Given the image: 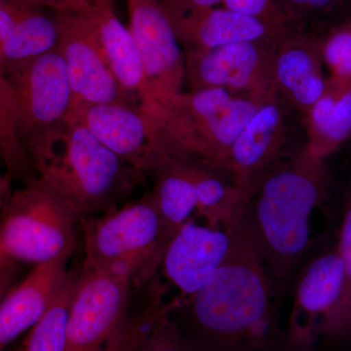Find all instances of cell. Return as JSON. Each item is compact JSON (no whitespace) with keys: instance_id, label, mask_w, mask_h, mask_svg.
Here are the masks:
<instances>
[{"instance_id":"cell-1","label":"cell","mask_w":351,"mask_h":351,"mask_svg":"<svg viewBox=\"0 0 351 351\" xmlns=\"http://www.w3.org/2000/svg\"><path fill=\"white\" fill-rule=\"evenodd\" d=\"M281 297L243 214L221 267L170 316L197 351H281Z\"/></svg>"},{"instance_id":"cell-2","label":"cell","mask_w":351,"mask_h":351,"mask_svg":"<svg viewBox=\"0 0 351 351\" xmlns=\"http://www.w3.org/2000/svg\"><path fill=\"white\" fill-rule=\"evenodd\" d=\"M331 182L326 160L302 147L265 176L245 210L265 265L282 294L311 247V214L326 199Z\"/></svg>"},{"instance_id":"cell-3","label":"cell","mask_w":351,"mask_h":351,"mask_svg":"<svg viewBox=\"0 0 351 351\" xmlns=\"http://www.w3.org/2000/svg\"><path fill=\"white\" fill-rule=\"evenodd\" d=\"M271 95L234 96L202 89L156 101L147 114L161 156L221 169L235 138Z\"/></svg>"},{"instance_id":"cell-4","label":"cell","mask_w":351,"mask_h":351,"mask_svg":"<svg viewBox=\"0 0 351 351\" xmlns=\"http://www.w3.org/2000/svg\"><path fill=\"white\" fill-rule=\"evenodd\" d=\"M141 174L75 121H66L49 158L38 170L82 219L120 206Z\"/></svg>"},{"instance_id":"cell-5","label":"cell","mask_w":351,"mask_h":351,"mask_svg":"<svg viewBox=\"0 0 351 351\" xmlns=\"http://www.w3.org/2000/svg\"><path fill=\"white\" fill-rule=\"evenodd\" d=\"M82 267H113L133 272L147 285L159 274L171 237L152 193L100 216L83 219Z\"/></svg>"},{"instance_id":"cell-6","label":"cell","mask_w":351,"mask_h":351,"mask_svg":"<svg viewBox=\"0 0 351 351\" xmlns=\"http://www.w3.org/2000/svg\"><path fill=\"white\" fill-rule=\"evenodd\" d=\"M80 218L43 178L13 191L0 217V258L13 263L50 262L73 255Z\"/></svg>"},{"instance_id":"cell-7","label":"cell","mask_w":351,"mask_h":351,"mask_svg":"<svg viewBox=\"0 0 351 351\" xmlns=\"http://www.w3.org/2000/svg\"><path fill=\"white\" fill-rule=\"evenodd\" d=\"M128 270L80 267L66 325V351H125L134 336Z\"/></svg>"},{"instance_id":"cell-8","label":"cell","mask_w":351,"mask_h":351,"mask_svg":"<svg viewBox=\"0 0 351 351\" xmlns=\"http://www.w3.org/2000/svg\"><path fill=\"white\" fill-rule=\"evenodd\" d=\"M15 107V129L38 174L66 123L73 91L59 51L38 57L9 76Z\"/></svg>"},{"instance_id":"cell-9","label":"cell","mask_w":351,"mask_h":351,"mask_svg":"<svg viewBox=\"0 0 351 351\" xmlns=\"http://www.w3.org/2000/svg\"><path fill=\"white\" fill-rule=\"evenodd\" d=\"M343 284V263L336 244L300 267L292 282V308L283 328L281 351L316 350Z\"/></svg>"},{"instance_id":"cell-10","label":"cell","mask_w":351,"mask_h":351,"mask_svg":"<svg viewBox=\"0 0 351 351\" xmlns=\"http://www.w3.org/2000/svg\"><path fill=\"white\" fill-rule=\"evenodd\" d=\"M276 40L244 41L184 53V85L189 91L221 89L234 96L274 93L270 64Z\"/></svg>"},{"instance_id":"cell-11","label":"cell","mask_w":351,"mask_h":351,"mask_svg":"<svg viewBox=\"0 0 351 351\" xmlns=\"http://www.w3.org/2000/svg\"><path fill=\"white\" fill-rule=\"evenodd\" d=\"M89 11L56 16L60 29L57 50L68 71L71 104L119 103L137 107L113 75Z\"/></svg>"},{"instance_id":"cell-12","label":"cell","mask_w":351,"mask_h":351,"mask_svg":"<svg viewBox=\"0 0 351 351\" xmlns=\"http://www.w3.org/2000/svg\"><path fill=\"white\" fill-rule=\"evenodd\" d=\"M66 121L86 127L99 142L141 173L152 172L160 160L151 117L124 104H71Z\"/></svg>"},{"instance_id":"cell-13","label":"cell","mask_w":351,"mask_h":351,"mask_svg":"<svg viewBox=\"0 0 351 351\" xmlns=\"http://www.w3.org/2000/svg\"><path fill=\"white\" fill-rule=\"evenodd\" d=\"M127 5L129 29L140 50L151 90L149 112L156 101L182 92L186 58L158 0H127Z\"/></svg>"},{"instance_id":"cell-14","label":"cell","mask_w":351,"mask_h":351,"mask_svg":"<svg viewBox=\"0 0 351 351\" xmlns=\"http://www.w3.org/2000/svg\"><path fill=\"white\" fill-rule=\"evenodd\" d=\"M286 108L276 94L263 101L235 138L221 166L250 199L280 160L287 135Z\"/></svg>"},{"instance_id":"cell-15","label":"cell","mask_w":351,"mask_h":351,"mask_svg":"<svg viewBox=\"0 0 351 351\" xmlns=\"http://www.w3.org/2000/svg\"><path fill=\"white\" fill-rule=\"evenodd\" d=\"M232 246V228L198 225L195 219L178 230L166 247L159 271L188 299L204 287L226 260Z\"/></svg>"},{"instance_id":"cell-16","label":"cell","mask_w":351,"mask_h":351,"mask_svg":"<svg viewBox=\"0 0 351 351\" xmlns=\"http://www.w3.org/2000/svg\"><path fill=\"white\" fill-rule=\"evenodd\" d=\"M319 40L295 27L276 40L270 64L274 93L304 114L326 89Z\"/></svg>"},{"instance_id":"cell-17","label":"cell","mask_w":351,"mask_h":351,"mask_svg":"<svg viewBox=\"0 0 351 351\" xmlns=\"http://www.w3.org/2000/svg\"><path fill=\"white\" fill-rule=\"evenodd\" d=\"M184 53L244 41L276 40L262 23L221 7L189 8L158 0Z\"/></svg>"},{"instance_id":"cell-18","label":"cell","mask_w":351,"mask_h":351,"mask_svg":"<svg viewBox=\"0 0 351 351\" xmlns=\"http://www.w3.org/2000/svg\"><path fill=\"white\" fill-rule=\"evenodd\" d=\"M64 255L34 265L0 302V351L32 329L52 306L68 281L69 258Z\"/></svg>"},{"instance_id":"cell-19","label":"cell","mask_w":351,"mask_h":351,"mask_svg":"<svg viewBox=\"0 0 351 351\" xmlns=\"http://www.w3.org/2000/svg\"><path fill=\"white\" fill-rule=\"evenodd\" d=\"M89 14L113 75L134 103L147 112L152 105L151 90L130 29L117 17L112 0L96 4Z\"/></svg>"},{"instance_id":"cell-20","label":"cell","mask_w":351,"mask_h":351,"mask_svg":"<svg viewBox=\"0 0 351 351\" xmlns=\"http://www.w3.org/2000/svg\"><path fill=\"white\" fill-rule=\"evenodd\" d=\"M302 117L304 151L326 160L351 138V82L328 77L324 93Z\"/></svg>"},{"instance_id":"cell-21","label":"cell","mask_w":351,"mask_h":351,"mask_svg":"<svg viewBox=\"0 0 351 351\" xmlns=\"http://www.w3.org/2000/svg\"><path fill=\"white\" fill-rule=\"evenodd\" d=\"M196 189V215L208 226L230 230L243 216L250 198L219 168L191 163Z\"/></svg>"},{"instance_id":"cell-22","label":"cell","mask_w":351,"mask_h":351,"mask_svg":"<svg viewBox=\"0 0 351 351\" xmlns=\"http://www.w3.org/2000/svg\"><path fill=\"white\" fill-rule=\"evenodd\" d=\"M154 196L166 232L171 237L196 210V189L191 162L161 157L154 169Z\"/></svg>"},{"instance_id":"cell-23","label":"cell","mask_w":351,"mask_h":351,"mask_svg":"<svg viewBox=\"0 0 351 351\" xmlns=\"http://www.w3.org/2000/svg\"><path fill=\"white\" fill-rule=\"evenodd\" d=\"M59 41L57 17H49L41 8L29 6L4 44L3 69L7 78L38 57L56 50Z\"/></svg>"},{"instance_id":"cell-24","label":"cell","mask_w":351,"mask_h":351,"mask_svg":"<svg viewBox=\"0 0 351 351\" xmlns=\"http://www.w3.org/2000/svg\"><path fill=\"white\" fill-rule=\"evenodd\" d=\"M336 245L343 263V291L338 304L323 329L321 339L332 346L348 348L351 343V180L343 195Z\"/></svg>"},{"instance_id":"cell-25","label":"cell","mask_w":351,"mask_h":351,"mask_svg":"<svg viewBox=\"0 0 351 351\" xmlns=\"http://www.w3.org/2000/svg\"><path fill=\"white\" fill-rule=\"evenodd\" d=\"M77 270H71L66 283L43 318L25 335L18 351H66V325L75 294Z\"/></svg>"},{"instance_id":"cell-26","label":"cell","mask_w":351,"mask_h":351,"mask_svg":"<svg viewBox=\"0 0 351 351\" xmlns=\"http://www.w3.org/2000/svg\"><path fill=\"white\" fill-rule=\"evenodd\" d=\"M317 38L330 76L351 82V23L336 25Z\"/></svg>"},{"instance_id":"cell-27","label":"cell","mask_w":351,"mask_h":351,"mask_svg":"<svg viewBox=\"0 0 351 351\" xmlns=\"http://www.w3.org/2000/svg\"><path fill=\"white\" fill-rule=\"evenodd\" d=\"M221 4L228 10L241 14L262 23L277 38H282L297 27L276 0H223Z\"/></svg>"},{"instance_id":"cell-28","label":"cell","mask_w":351,"mask_h":351,"mask_svg":"<svg viewBox=\"0 0 351 351\" xmlns=\"http://www.w3.org/2000/svg\"><path fill=\"white\" fill-rule=\"evenodd\" d=\"M137 351H197L176 324L170 313L163 316Z\"/></svg>"},{"instance_id":"cell-29","label":"cell","mask_w":351,"mask_h":351,"mask_svg":"<svg viewBox=\"0 0 351 351\" xmlns=\"http://www.w3.org/2000/svg\"><path fill=\"white\" fill-rule=\"evenodd\" d=\"M279 5L297 27H302L304 21L332 10L343 0H276Z\"/></svg>"},{"instance_id":"cell-30","label":"cell","mask_w":351,"mask_h":351,"mask_svg":"<svg viewBox=\"0 0 351 351\" xmlns=\"http://www.w3.org/2000/svg\"><path fill=\"white\" fill-rule=\"evenodd\" d=\"M38 8H48L57 14H82L95 6L94 0H25Z\"/></svg>"},{"instance_id":"cell-31","label":"cell","mask_w":351,"mask_h":351,"mask_svg":"<svg viewBox=\"0 0 351 351\" xmlns=\"http://www.w3.org/2000/svg\"><path fill=\"white\" fill-rule=\"evenodd\" d=\"M17 263L0 258V302L5 297L8 291L15 285Z\"/></svg>"},{"instance_id":"cell-32","label":"cell","mask_w":351,"mask_h":351,"mask_svg":"<svg viewBox=\"0 0 351 351\" xmlns=\"http://www.w3.org/2000/svg\"><path fill=\"white\" fill-rule=\"evenodd\" d=\"M11 182L12 181L6 173L0 171V217L14 191L11 186Z\"/></svg>"},{"instance_id":"cell-33","label":"cell","mask_w":351,"mask_h":351,"mask_svg":"<svg viewBox=\"0 0 351 351\" xmlns=\"http://www.w3.org/2000/svg\"><path fill=\"white\" fill-rule=\"evenodd\" d=\"M189 8H211L217 7L223 0H165Z\"/></svg>"},{"instance_id":"cell-34","label":"cell","mask_w":351,"mask_h":351,"mask_svg":"<svg viewBox=\"0 0 351 351\" xmlns=\"http://www.w3.org/2000/svg\"><path fill=\"white\" fill-rule=\"evenodd\" d=\"M104 1H108V0H94L95 5H96V4L101 3V2Z\"/></svg>"},{"instance_id":"cell-35","label":"cell","mask_w":351,"mask_h":351,"mask_svg":"<svg viewBox=\"0 0 351 351\" xmlns=\"http://www.w3.org/2000/svg\"><path fill=\"white\" fill-rule=\"evenodd\" d=\"M348 350H350V351H351V343H350V346H348Z\"/></svg>"},{"instance_id":"cell-36","label":"cell","mask_w":351,"mask_h":351,"mask_svg":"<svg viewBox=\"0 0 351 351\" xmlns=\"http://www.w3.org/2000/svg\"><path fill=\"white\" fill-rule=\"evenodd\" d=\"M314 351H317V350H314Z\"/></svg>"},{"instance_id":"cell-37","label":"cell","mask_w":351,"mask_h":351,"mask_svg":"<svg viewBox=\"0 0 351 351\" xmlns=\"http://www.w3.org/2000/svg\"><path fill=\"white\" fill-rule=\"evenodd\" d=\"M350 23H351V22H350Z\"/></svg>"}]
</instances>
